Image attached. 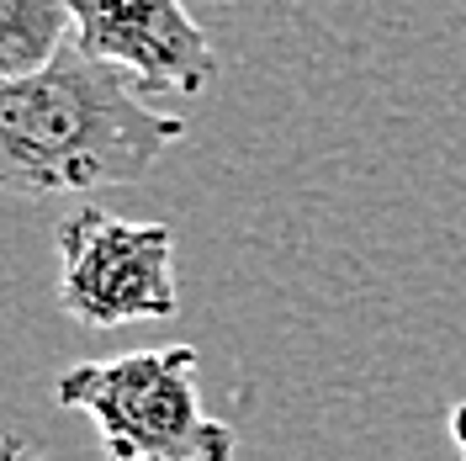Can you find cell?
Wrapping results in <instances>:
<instances>
[{
  "label": "cell",
  "mask_w": 466,
  "mask_h": 461,
  "mask_svg": "<svg viewBox=\"0 0 466 461\" xmlns=\"http://www.w3.org/2000/svg\"><path fill=\"white\" fill-rule=\"evenodd\" d=\"M197 345L80 361L54 382V404L86 414L106 461H233L238 435L197 393Z\"/></svg>",
  "instance_id": "2"
},
{
  "label": "cell",
  "mask_w": 466,
  "mask_h": 461,
  "mask_svg": "<svg viewBox=\"0 0 466 461\" xmlns=\"http://www.w3.org/2000/svg\"><path fill=\"white\" fill-rule=\"evenodd\" d=\"M58 308L86 329H122L138 318H175V229L127 223L106 207L69 212L54 233Z\"/></svg>",
  "instance_id": "3"
},
{
  "label": "cell",
  "mask_w": 466,
  "mask_h": 461,
  "mask_svg": "<svg viewBox=\"0 0 466 461\" xmlns=\"http://www.w3.org/2000/svg\"><path fill=\"white\" fill-rule=\"evenodd\" d=\"M75 37L69 0H0V86L43 75Z\"/></svg>",
  "instance_id": "5"
},
{
  "label": "cell",
  "mask_w": 466,
  "mask_h": 461,
  "mask_svg": "<svg viewBox=\"0 0 466 461\" xmlns=\"http://www.w3.org/2000/svg\"><path fill=\"white\" fill-rule=\"evenodd\" d=\"M75 37L101 64L122 69L138 96L180 90L197 96L218 80V48L175 0H69Z\"/></svg>",
  "instance_id": "4"
},
{
  "label": "cell",
  "mask_w": 466,
  "mask_h": 461,
  "mask_svg": "<svg viewBox=\"0 0 466 461\" xmlns=\"http://www.w3.org/2000/svg\"><path fill=\"white\" fill-rule=\"evenodd\" d=\"M180 138L186 122L144 107L138 86L80 37L43 75L0 86V180L16 197L138 186Z\"/></svg>",
  "instance_id": "1"
},
{
  "label": "cell",
  "mask_w": 466,
  "mask_h": 461,
  "mask_svg": "<svg viewBox=\"0 0 466 461\" xmlns=\"http://www.w3.org/2000/svg\"><path fill=\"white\" fill-rule=\"evenodd\" d=\"M451 440H456V451H461V461H466V404L451 408Z\"/></svg>",
  "instance_id": "6"
}]
</instances>
